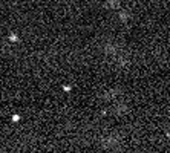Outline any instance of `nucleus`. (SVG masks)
Wrapping results in <instances>:
<instances>
[{"label":"nucleus","mask_w":170,"mask_h":153,"mask_svg":"<svg viewBox=\"0 0 170 153\" xmlns=\"http://www.w3.org/2000/svg\"><path fill=\"white\" fill-rule=\"evenodd\" d=\"M18 119H20V116H18V115H14V116H12V121H15V122H17Z\"/></svg>","instance_id":"nucleus-1"}]
</instances>
